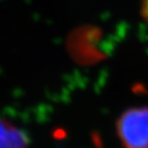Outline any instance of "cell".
Returning <instances> with one entry per match:
<instances>
[{"label":"cell","mask_w":148,"mask_h":148,"mask_svg":"<svg viewBox=\"0 0 148 148\" xmlns=\"http://www.w3.org/2000/svg\"><path fill=\"white\" fill-rule=\"evenodd\" d=\"M29 138L9 120L0 118V148H28Z\"/></svg>","instance_id":"cell-2"},{"label":"cell","mask_w":148,"mask_h":148,"mask_svg":"<svg viewBox=\"0 0 148 148\" xmlns=\"http://www.w3.org/2000/svg\"><path fill=\"white\" fill-rule=\"evenodd\" d=\"M116 130L125 148H148V107L125 110L118 118Z\"/></svg>","instance_id":"cell-1"},{"label":"cell","mask_w":148,"mask_h":148,"mask_svg":"<svg viewBox=\"0 0 148 148\" xmlns=\"http://www.w3.org/2000/svg\"><path fill=\"white\" fill-rule=\"evenodd\" d=\"M142 8H141V14L143 18L148 24V0H143L142 1Z\"/></svg>","instance_id":"cell-3"}]
</instances>
